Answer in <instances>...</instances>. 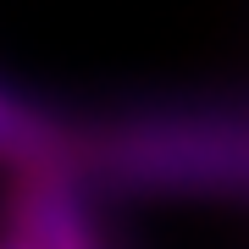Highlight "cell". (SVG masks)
I'll use <instances>...</instances> for the list:
<instances>
[{
	"mask_svg": "<svg viewBox=\"0 0 249 249\" xmlns=\"http://www.w3.org/2000/svg\"><path fill=\"white\" fill-rule=\"evenodd\" d=\"M106 172L150 188L249 194V122H139L106 144Z\"/></svg>",
	"mask_w": 249,
	"mask_h": 249,
	"instance_id": "cell-1",
	"label": "cell"
},
{
	"mask_svg": "<svg viewBox=\"0 0 249 249\" xmlns=\"http://www.w3.org/2000/svg\"><path fill=\"white\" fill-rule=\"evenodd\" d=\"M22 249H100L89 211L78 205V188H72L55 166L28 172L22 194H17V232H11Z\"/></svg>",
	"mask_w": 249,
	"mask_h": 249,
	"instance_id": "cell-2",
	"label": "cell"
},
{
	"mask_svg": "<svg viewBox=\"0 0 249 249\" xmlns=\"http://www.w3.org/2000/svg\"><path fill=\"white\" fill-rule=\"evenodd\" d=\"M55 155H61L55 122L39 116L28 100L0 89V160H11L22 172H45V166H55Z\"/></svg>",
	"mask_w": 249,
	"mask_h": 249,
	"instance_id": "cell-3",
	"label": "cell"
},
{
	"mask_svg": "<svg viewBox=\"0 0 249 249\" xmlns=\"http://www.w3.org/2000/svg\"><path fill=\"white\" fill-rule=\"evenodd\" d=\"M0 249H22V244H17V238H6V244H0Z\"/></svg>",
	"mask_w": 249,
	"mask_h": 249,
	"instance_id": "cell-4",
	"label": "cell"
}]
</instances>
